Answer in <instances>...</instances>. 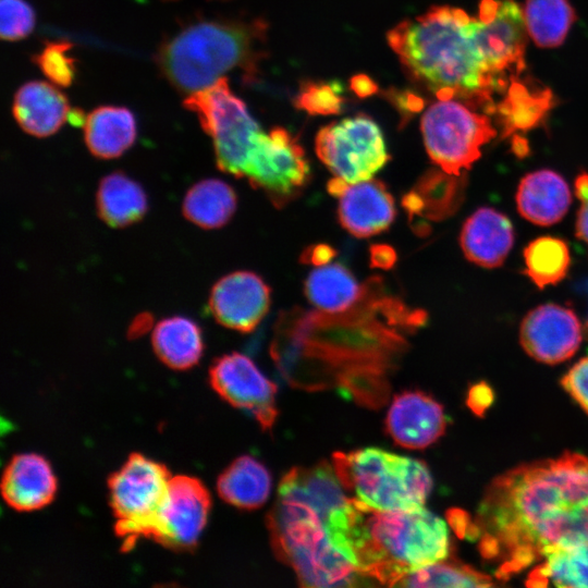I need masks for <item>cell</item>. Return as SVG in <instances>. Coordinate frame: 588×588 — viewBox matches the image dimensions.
Instances as JSON below:
<instances>
[{
    "instance_id": "cell-1",
    "label": "cell",
    "mask_w": 588,
    "mask_h": 588,
    "mask_svg": "<svg viewBox=\"0 0 588 588\" xmlns=\"http://www.w3.org/2000/svg\"><path fill=\"white\" fill-rule=\"evenodd\" d=\"M481 556L509 579L558 546L588 541V456L556 458L512 468L488 486L467 531Z\"/></svg>"
},
{
    "instance_id": "cell-2",
    "label": "cell",
    "mask_w": 588,
    "mask_h": 588,
    "mask_svg": "<svg viewBox=\"0 0 588 588\" xmlns=\"http://www.w3.org/2000/svg\"><path fill=\"white\" fill-rule=\"evenodd\" d=\"M344 492L327 462L292 468L280 482L268 529L274 553L295 572L301 586L351 587L368 579L328 535L327 519L348 498Z\"/></svg>"
},
{
    "instance_id": "cell-3",
    "label": "cell",
    "mask_w": 588,
    "mask_h": 588,
    "mask_svg": "<svg viewBox=\"0 0 588 588\" xmlns=\"http://www.w3.org/2000/svg\"><path fill=\"white\" fill-rule=\"evenodd\" d=\"M327 530L333 546L363 576L384 586H399L450 552L446 524L424 507L385 511L347 498L329 514Z\"/></svg>"
},
{
    "instance_id": "cell-4",
    "label": "cell",
    "mask_w": 588,
    "mask_h": 588,
    "mask_svg": "<svg viewBox=\"0 0 588 588\" xmlns=\"http://www.w3.org/2000/svg\"><path fill=\"white\" fill-rule=\"evenodd\" d=\"M409 78L437 99L486 98L498 83L477 48L473 16L458 8L431 7L387 35Z\"/></svg>"
},
{
    "instance_id": "cell-5",
    "label": "cell",
    "mask_w": 588,
    "mask_h": 588,
    "mask_svg": "<svg viewBox=\"0 0 588 588\" xmlns=\"http://www.w3.org/2000/svg\"><path fill=\"white\" fill-rule=\"evenodd\" d=\"M268 25L261 19L199 20L163 40L155 56L160 73L184 96L205 89L226 73H257Z\"/></svg>"
},
{
    "instance_id": "cell-6",
    "label": "cell",
    "mask_w": 588,
    "mask_h": 588,
    "mask_svg": "<svg viewBox=\"0 0 588 588\" xmlns=\"http://www.w3.org/2000/svg\"><path fill=\"white\" fill-rule=\"evenodd\" d=\"M332 461L344 490L379 510L424 507L432 489L431 474L425 463L378 448L336 452Z\"/></svg>"
},
{
    "instance_id": "cell-7",
    "label": "cell",
    "mask_w": 588,
    "mask_h": 588,
    "mask_svg": "<svg viewBox=\"0 0 588 588\" xmlns=\"http://www.w3.org/2000/svg\"><path fill=\"white\" fill-rule=\"evenodd\" d=\"M183 107L196 114L201 128L211 137L218 168L246 177L266 132L232 91L226 76L185 96Z\"/></svg>"
},
{
    "instance_id": "cell-8",
    "label": "cell",
    "mask_w": 588,
    "mask_h": 588,
    "mask_svg": "<svg viewBox=\"0 0 588 588\" xmlns=\"http://www.w3.org/2000/svg\"><path fill=\"white\" fill-rule=\"evenodd\" d=\"M171 474L167 466L139 453L131 454L108 480L114 531L130 550L147 538L167 497Z\"/></svg>"
},
{
    "instance_id": "cell-9",
    "label": "cell",
    "mask_w": 588,
    "mask_h": 588,
    "mask_svg": "<svg viewBox=\"0 0 588 588\" xmlns=\"http://www.w3.org/2000/svg\"><path fill=\"white\" fill-rule=\"evenodd\" d=\"M420 130L430 159L443 171L461 175L480 158L497 131L487 115L455 99H438L422 114Z\"/></svg>"
},
{
    "instance_id": "cell-10",
    "label": "cell",
    "mask_w": 588,
    "mask_h": 588,
    "mask_svg": "<svg viewBox=\"0 0 588 588\" xmlns=\"http://www.w3.org/2000/svg\"><path fill=\"white\" fill-rule=\"evenodd\" d=\"M315 149L333 177L347 184L373 179L390 159L380 127L366 114L321 127Z\"/></svg>"
},
{
    "instance_id": "cell-11",
    "label": "cell",
    "mask_w": 588,
    "mask_h": 588,
    "mask_svg": "<svg viewBox=\"0 0 588 588\" xmlns=\"http://www.w3.org/2000/svg\"><path fill=\"white\" fill-rule=\"evenodd\" d=\"M473 30L483 64L495 79L524 68L527 27L523 9L514 0H481Z\"/></svg>"
},
{
    "instance_id": "cell-12",
    "label": "cell",
    "mask_w": 588,
    "mask_h": 588,
    "mask_svg": "<svg viewBox=\"0 0 588 588\" xmlns=\"http://www.w3.org/2000/svg\"><path fill=\"white\" fill-rule=\"evenodd\" d=\"M246 179L277 206L298 195L309 179V164L296 137L280 126L266 133Z\"/></svg>"
},
{
    "instance_id": "cell-13",
    "label": "cell",
    "mask_w": 588,
    "mask_h": 588,
    "mask_svg": "<svg viewBox=\"0 0 588 588\" xmlns=\"http://www.w3.org/2000/svg\"><path fill=\"white\" fill-rule=\"evenodd\" d=\"M210 506V493L199 479L172 476L147 538L172 550H191L206 526Z\"/></svg>"
},
{
    "instance_id": "cell-14",
    "label": "cell",
    "mask_w": 588,
    "mask_h": 588,
    "mask_svg": "<svg viewBox=\"0 0 588 588\" xmlns=\"http://www.w3.org/2000/svg\"><path fill=\"white\" fill-rule=\"evenodd\" d=\"M209 381L224 401L250 414L262 429L272 428L277 387L249 357L237 352L220 356L210 366Z\"/></svg>"
},
{
    "instance_id": "cell-15",
    "label": "cell",
    "mask_w": 588,
    "mask_h": 588,
    "mask_svg": "<svg viewBox=\"0 0 588 588\" xmlns=\"http://www.w3.org/2000/svg\"><path fill=\"white\" fill-rule=\"evenodd\" d=\"M519 340L525 352L546 364H559L571 358L581 342V326L573 310L543 304L523 319Z\"/></svg>"
},
{
    "instance_id": "cell-16",
    "label": "cell",
    "mask_w": 588,
    "mask_h": 588,
    "mask_svg": "<svg viewBox=\"0 0 588 588\" xmlns=\"http://www.w3.org/2000/svg\"><path fill=\"white\" fill-rule=\"evenodd\" d=\"M331 195L339 197L341 225L356 237H369L387 230L396 210L385 185L375 179L347 184L339 179L328 183Z\"/></svg>"
},
{
    "instance_id": "cell-17",
    "label": "cell",
    "mask_w": 588,
    "mask_h": 588,
    "mask_svg": "<svg viewBox=\"0 0 588 588\" xmlns=\"http://www.w3.org/2000/svg\"><path fill=\"white\" fill-rule=\"evenodd\" d=\"M209 309L223 327L252 332L270 307V289L256 273L235 271L212 286Z\"/></svg>"
},
{
    "instance_id": "cell-18",
    "label": "cell",
    "mask_w": 588,
    "mask_h": 588,
    "mask_svg": "<svg viewBox=\"0 0 588 588\" xmlns=\"http://www.w3.org/2000/svg\"><path fill=\"white\" fill-rule=\"evenodd\" d=\"M443 408L431 396L408 391L396 395L388 411L385 427L400 446L421 450L436 442L445 430Z\"/></svg>"
},
{
    "instance_id": "cell-19",
    "label": "cell",
    "mask_w": 588,
    "mask_h": 588,
    "mask_svg": "<svg viewBox=\"0 0 588 588\" xmlns=\"http://www.w3.org/2000/svg\"><path fill=\"white\" fill-rule=\"evenodd\" d=\"M57 480L50 464L35 453L15 455L1 479V494L13 510L29 512L45 507L54 498Z\"/></svg>"
},
{
    "instance_id": "cell-20",
    "label": "cell",
    "mask_w": 588,
    "mask_h": 588,
    "mask_svg": "<svg viewBox=\"0 0 588 588\" xmlns=\"http://www.w3.org/2000/svg\"><path fill=\"white\" fill-rule=\"evenodd\" d=\"M68 97L57 85L46 81H29L21 85L13 97L12 113L19 126L35 137L57 133L70 121Z\"/></svg>"
},
{
    "instance_id": "cell-21",
    "label": "cell",
    "mask_w": 588,
    "mask_h": 588,
    "mask_svg": "<svg viewBox=\"0 0 588 588\" xmlns=\"http://www.w3.org/2000/svg\"><path fill=\"white\" fill-rule=\"evenodd\" d=\"M465 257L477 266L495 268L503 264L514 243V230L506 216L482 207L465 221L460 236Z\"/></svg>"
},
{
    "instance_id": "cell-22",
    "label": "cell",
    "mask_w": 588,
    "mask_h": 588,
    "mask_svg": "<svg viewBox=\"0 0 588 588\" xmlns=\"http://www.w3.org/2000/svg\"><path fill=\"white\" fill-rule=\"evenodd\" d=\"M516 204L526 220L538 225H551L568 210L571 192L559 173L548 169L538 170L522 179Z\"/></svg>"
},
{
    "instance_id": "cell-23",
    "label": "cell",
    "mask_w": 588,
    "mask_h": 588,
    "mask_svg": "<svg viewBox=\"0 0 588 588\" xmlns=\"http://www.w3.org/2000/svg\"><path fill=\"white\" fill-rule=\"evenodd\" d=\"M83 133L93 156L113 159L133 146L137 124L135 115L126 107L107 105L95 108L85 117Z\"/></svg>"
},
{
    "instance_id": "cell-24",
    "label": "cell",
    "mask_w": 588,
    "mask_h": 588,
    "mask_svg": "<svg viewBox=\"0 0 588 588\" xmlns=\"http://www.w3.org/2000/svg\"><path fill=\"white\" fill-rule=\"evenodd\" d=\"M465 175L450 174L442 169L427 171L404 197L409 213L432 221L443 220L457 211L465 197Z\"/></svg>"
},
{
    "instance_id": "cell-25",
    "label": "cell",
    "mask_w": 588,
    "mask_h": 588,
    "mask_svg": "<svg viewBox=\"0 0 588 588\" xmlns=\"http://www.w3.org/2000/svg\"><path fill=\"white\" fill-rule=\"evenodd\" d=\"M151 343L158 358L175 370L192 368L204 351L199 326L183 316L160 320L154 328Z\"/></svg>"
},
{
    "instance_id": "cell-26",
    "label": "cell",
    "mask_w": 588,
    "mask_h": 588,
    "mask_svg": "<svg viewBox=\"0 0 588 588\" xmlns=\"http://www.w3.org/2000/svg\"><path fill=\"white\" fill-rule=\"evenodd\" d=\"M97 212L112 228L139 221L148 208L147 195L135 180L122 172L106 175L96 194Z\"/></svg>"
},
{
    "instance_id": "cell-27",
    "label": "cell",
    "mask_w": 588,
    "mask_h": 588,
    "mask_svg": "<svg viewBox=\"0 0 588 588\" xmlns=\"http://www.w3.org/2000/svg\"><path fill=\"white\" fill-rule=\"evenodd\" d=\"M217 490L223 501L235 507L258 509L269 498L271 476L259 461L244 455L234 460L220 474Z\"/></svg>"
},
{
    "instance_id": "cell-28",
    "label": "cell",
    "mask_w": 588,
    "mask_h": 588,
    "mask_svg": "<svg viewBox=\"0 0 588 588\" xmlns=\"http://www.w3.org/2000/svg\"><path fill=\"white\" fill-rule=\"evenodd\" d=\"M364 292L354 274L340 264L313 269L305 281L309 303L326 314H341L352 308Z\"/></svg>"
},
{
    "instance_id": "cell-29",
    "label": "cell",
    "mask_w": 588,
    "mask_h": 588,
    "mask_svg": "<svg viewBox=\"0 0 588 588\" xmlns=\"http://www.w3.org/2000/svg\"><path fill=\"white\" fill-rule=\"evenodd\" d=\"M236 194L224 181L206 179L194 184L183 199V215L203 229H217L230 221L236 209Z\"/></svg>"
},
{
    "instance_id": "cell-30",
    "label": "cell",
    "mask_w": 588,
    "mask_h": 588,
    "mask_svg": "<svg viewBox=\"0 0 588 588\" xmlns=\"http://www.w3.org/2000/svg\"><path fill=\"white\" fill-rule=\"evenodd\" d=\"M541 560L528 575V586L588 587V541L550 548Z\"/></svg>"
},
{
    "instance_id": "cell-31",
    "label": "cell",
    "mask_w": 588,
    "mask_h": 588,
    "mask_svg": "<svg viewBox=\"0 0 588 588\" xmlns=\"http://www.w3.org/2000/svg\"><path fill=\"white\" fill-rule=\"evenodd\" d=\"M523 13L528 35L541 48L562 45L576 19L568 0H526Z\"/></svg>"
},
{
    "instance_id": "cell-32",
    "label": "cell",
    "mask_w": 588,
    "mask_h": 588,
    "mask_svg": "<svg viewBox=\"0 0 588 588\" xmlns=\"http://www.w3.org/2000/svg\"><path fill=\"white\" fill-rule=\"evenodd\" d=\"M525 273L540 289L556 284L566 275L571 256L567 244L554 236H541L524 249Z\"/></svg>"
},
{
    "instance_id": "cell-33",
    "label": "cell",
    "mask_w": 588,
    "mask_h": 588,
    "mask_svg": "<svg viewBox=\"0 0 588 588\" xmlns=\"http://www.w3.org/2000/svg\"><path fill=\"white\" fill-rule=\"evenodd\" d=\"M492 578L474 567L448 558L427 565L405 577L404 587H490Z\"/></svg>"
},
{
    "instance_id": "cell-34",
    "label": "cell",
    "mask_w": 588,
    "mask_h": 588,
    "mask_svg": "<svg viewBox=\"0 0 588 588\" xmlns=\"http://www.w3.org/2000/svg\"><path fill=\"white\" fill-rule=\"evenodd\" d=\"M73 45L68 40H50L33 56V62L58 87H69L76 75V60L71 54Z\"/></svg>"
},
{
    "instance_id": "cell-35",
    "label": "cell",
    "mask_w": 588,
    "mask_h": 588,
    "mask_svg": "<svg viewBox=\"0 0 588 588\" xmlns=\"http://www.w3.org/2000/svg\"><path fill=\"white\" fill-rule=\"evenodd\" d=\"M295 105L309 114L329 115L341 111L344 99L339 87L329 83H305L296 99Z\"/></svg>"
},
{
    "instance_id": "cell-36",
    "label": "cell",
    "mask_w": 588,
    "mask_h": 588,
    "mask_svg": "<svg viewBox=\"0 0 588 588\" xmlns=\"http://www.w3.org/2000/svg\"><path fill=\"white\" fill-rule=\"evenodd\" d=\"M36 24L35 11L25 0H1L0 36L3 40L26 38Z\"/></svg>"
},
{
    "instance_id": "cell-37",
    "label": "cell",
    "mask_w": 588,
    "mask_h": 588,
    "mask_svg": "<svg viewBox=\"0 0 588 588\" xmlns=\"http://www.w3.org/2000/svg\"><path fill=\"white\" fill-rule=\"evenodd\" d=\"M561 382L588 414V356L578 360L562 378Z\"/></svg>"
},
{
    "instance_id": "cell-38",
    "label": "cell",
    "mask_w": 588,
    "mask_h": 588,
    "mask_svg": "<svg viewBox=\"0 0 588 588\" xmlns=\"http://www.w3.org/2000/svg\"><path fill=\"white\" fill-rule=\"evenodd\" d=\"M334 255L335 252L332 247L326 244H318L307 248L302 255V260L303 262L318 267L329 264Z\"/></svg>"
},
{
    "instance_id": "cell-39",
    "label": "cell",
    "mask_w": 588,
    "mask_h": 588,
    "mask_svg": "<svg viewBox=\"0 0 588 588\" xmlns=\"http://www.w3.org/2000/svg\"><path fill=\"white\" fill-rule=\"evenodd\" d=\"M491 400L490 389L486 384H477L469 391L467 403L475 413L479 414L489 405Z\"/></svg>"
},
{
    "instance_id": "cell-40",
    "label": "cell",
    "mask_w": 588,
    "mask_h": 588,
    "mask_svg": "<svg viewBox=\"0 0 588 588\" xmlns=\"http://www.w3.org/2000/svg\"><path fill=\"white\" fill-rule=\"evenodd\" d=\"M395 260L393 249L385 245H376L371 248V262L376 267L389 268Z\"/></svg>"
},
{
    "instance_id": "cell-41",
    "label": "cell",
    "mask_w": 588,
    "mask_h": 588,
    "mask_svg": "<svg viewBox=\"0 0 588 588\" xmlns=\"http://www.w3.org/2000/svg\"><path fill=\"white\" fill-rule=\"evenodd\" d=\"M576 235L588 244V199L581 201L577 212Z\"/></svg>"
},
{
    "instance_id": "cell-42",
    "label": "cell",
    "mask_w": 588,
    "mask_h": 588,
    "mask_svg": "<svg viewBox=\"0 0 588 588\" xmlns=\"http://www.w3.org/2000/svg\"><path fill=\"white\" fill-rule=\"evenodd\" d=\"M352 88L360 97L373 94L376 84L366 75H356L352 78Z\"/></svg>"
},
{
    "instance_id": "cell-43",
    "label": "cell",
    "mask_w": 588,
    "mask_h": 588,
    "mask_svg": "<svg viewBox=\"0 0 588 588\" xmlns=\"http://www.w3.org/2000/svg\"><path fill=\"white\" fill-rule=\"evenodd\" d=\"M152 317L149 314H143L135 318L130 328L131 335H138L149 329Z\"/></svg>"
},
{
    "instance_id": "cell-44",
    "label": "cell",
    "mask_w": 588,
    "mask_h": 588,
    "mask_svg": "<svg viewBox=\"0 0 588 588\" xmlns=\"http://www.w3.org/2000/svg\"><path fill=\"white\" fill-rule=\"evenodd\" d=\"M575 194L580 201L588 199V173L581 172L576 177Z\"/></svg>"
},
{
    "instance_id": "cell-45",
    "label": "cell",
    "mask_w": 588,
    "mask_h": 588,
    "mask_svg": "<svg viewBox=\"0 0 588 588\" xmlns=\"http://www.w3.org/2000/svg\"><path fill=\"white\" fill-rule=\"evenodd\" d=\"M163 1H175V0H163Z\"/></svg>"
}]
</instances>
